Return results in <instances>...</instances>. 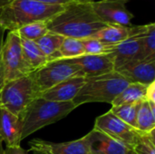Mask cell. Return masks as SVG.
Here are the masks:
<instances>
[{
	"instance_id": "cell-1",
	"label": "cell",
	"mask_w": 155,
	"mask_h": 154,
	"mask_svg": "<svg viewBox=\"0 0 155 154\" xmlns=\"http://www.w3.org/2000/svg\"><path fill=\"white\" fill-rule=\"evenodd\" d=\"M105 26L107 25L97 16L91 3L74 1L47 22L48 32L81 40L94 37Z\"/></svg>"
},
{
	"instance_id": "cell-2",
	"label": "cell",
	"mask_w": 155,
	"mask_h": 154,
	"mask_svg": "<svg viewBox=\"0 0 155 154\" xmlns=\"http://www.w3.org/2000/svg\"><path fill=\"white\" fill-rule=\"evenodd\" d=\"M64 5H50L35 0H14L0 7V26L15 32L21 26L34 22H48L61 13Z\"/></svg>"
},
{
	"instance_id": "cell-3",
	"label": "cell",
	"mask_w": 155,
	"mask_h": 154,
	"mask_svg": "<svg viewBox=\"0 0 155 154\" xmlns=\"http://www.w3.org/2000/svg\"><path fill=\"white\" fill-rule=\"evenodd\" d=\"M77 108L73 102H53L42 97L35 98L21 117V140L36 131L54 123Z\"/></svg>"
},
{
	"instance_id": "cell-4",
	"label": "cell",
	"mask_w": 155,
	"mask_h": 154,
	"mask_svg": "<svg viewBox=\"0 0 155 154\" xmlns=\"http://www.w3.org/2000/svg\"><path fill=\"white\" fill-rule=\"evenodd\" d=\"M130 84L123 75L114 71L94 77H86L85 83L73 100L76 107L89 103H113L118 94Z\"/></svg>"
},
{
	"instance_id": "cell-5",
	"label": "cell",
	"mask_w": 155,
	"mask_h": 154,
	"mask_svg": "<svg viewBox=\"0 0 155 154\" xmlns=\"http://www.w3.org/2000/svg\"><path fill=\"white\" fill-rule=\"evenodd\" d=\"M37 95L28 76L5 82L0 91V107L21 120L26 107Z\"/></svg>"
},
{
	"instance_id": "cell-6",
	"label": "cell",
	"mask_w": 155,
	"mask_h": 154,
	"mask_svg": "<svg viewBox=\"0 0 155 154\" xmlns=\"http://www.w3.org/2000/svg\"><path fill=\"white\" fill-rule=\"evenodd\" d=\"M74 76H84V74L77 66L65 59L50 61L29 74L37 97L59 83Z\"/></svg>"
},
{
	"instance_id": "cell-7",
	"label": "cell",
	"mask_w": 155,
	"mask_h": 154,
	"mask_svg": "<svg viewBox=\"0 0 155 154\" xmlns=\"http://www.w3.org/2000/svg\"><path fill=\"white\" fill-rule=\"evenodd\" d=\"M0 57L5 82L28 76L32 74L23 57L21 38L16 32H8L2 46Z\"/></svg>"
},
{
	"instance_id": "cell-8",
	"label": "cell",
	"mask_w": 155,
	"mask_h": 154,
	"mask_svg": "<svg viewBox=\"0 0 155 154\" xmlns=\"http://www.w3.org/2000/svg\"><path fill=\"white\" fill-rule=\"evenodd\" d=\"M94 129L106 134L131 150H134L141 133L140 131L114 115L111 111L96 118Z\"/></svg>"
},
{
	"instance_id": "cell-9",
	"label": "cell",
	"mask_w": 155,
	"mask_h": 154,
	"mask_svg": "<svg viewBox=\"0 0 155 154\" xmlns=\"http://www.w3.org/2000/svg\"><path fill=\"white\" fill-rule=\"evenodd\" d=\"M124 0H100L91 3L97 16L107 25L131 26L133 15Z\"/></svg>"
},
{
	"instance_id": "cell-10",
	"label": "cell",
	"mask_w": 155,
	"mask_h": 154,
	"mask_svg": "<svg viewBox=\"0 0 155 154\" xmlns=\"http://www.w3.org/2000/svg\"><path fill=\"white\" fill-rule=\"evenodd\" d=\"M65 60L77 66L85 78L98 76L114 71V59L112 53L104 54H83Z\"/></svg>"
},
{
	"instance_id": "cell-11",
	"label": "cell",
	"mask_w": 155,
	"mask_h": 154,
	"mask_svg": "<svg viewBox=\"0 0 155 154\" xmlns=\"http://www.w3.org/2000/svg\"><path fill=\"white\" fill-rule=\"evenodd\" d=\"M130 83L149 85L155 82V56L131 61L115 70Z\"/></svg>"
},
{
	"instance_id": "cell-12",
	"label": "cell",
	"mask_w": 155,
	"mask_h": 154,
	"mask_svg": "<svg viewBox=\"0 0 155 154\" xmlns=\"http://www.w3.org/2000/svg\"><path fill=\"white\" fill-rule=\"evenodd\" d=\"M142 30L143 25H139V30L134 35L114 45L111 53L114 59V71L131 61L144 59L141 36Z\"/></svg>"
},
{
	"instance_id": "cell-13",
	"label": "cell",
	"mask_w": 155,
	"mask_h": 154,
	"mask_svg": "<svg viewBox=\"0 0 155 154\" xmlns=\"http://www.w3.org/2000/svg\"><path fill=\"white\" fill-rule=\"evenodd\" d=\"M37 145L50 154H90L94 142L93 131L84 137L65 143H51L41 140H35Z\"/></svg>"
},
{
	"instance_id": "cell-14",
	"label": "cell",
	"mask_w": 155,
	"mask_h": 154,
	"mask_svg": "<svg viewBox=\"0 0 155 154\" xmlns=\"http://www.w3.org/2000/svg\"><path fill=\"white\" fill-rule=\"evenodd\" d=\"M84 83V76L71 77L44 92L39 97L53 102H73Z\"/></svg>"
},
{
	"instance_id": "cell-15",
	"label": "cell",
	"mask_w": 155,
	"mask_h": 154,
	"mask_svg": "<svg viewBox=\"0 0 155 154\" xmlns=\"http://www.w3.org/2000/svg\"><path fill=\"white\" fill-rule=\"evenodd\" d=\"M21 134V120L0 107V138L5 143L6 147L20 146Z\"/></svg>"
},
{
	"instance_id": "cell-16",
	"label": "cell",
	"mask_w": 155,
	"mask_h": 154,
	"mask_svg": "<svg viewBox=\"0 0 155 154\" xmlns=\"http://www.w3.org/2000/svg\"><path fill=\"white\" fill-rule=\"evenodd\" d=\"M94 142L90 154H134V151L112 139L106 134L93 129Z\"/></svg>"
},
{
	"instance_id": "cell-17",
	"label": "cell",
	"mask_w": 155,
	"mask_h": 154,
	"mask_svg": "<svg viewBox=\"0 0 155 154\" xmlns=\"http://www.w3.org/2000/svg\"><path fill=\"white\" fill-rule=\"evenodd\" d=\"M138 30L139 25H107L100 30L94 37L104 44L115 45L134 35L138 32Z\"/></svg>"
},
{
	"instance_id": "cell-18",
	"label": "cell",
	"mask_w": 155,
	"mask_h": 154,
	"mask_svg": "<svg viewBox=\"0 0 155 154\" xmlns=\"http://www.w3.org/2000/svg\"><path fill=\"white\" fill-rule=\"evenodd\" d=\"M21 46L23 57L32 73L48 63L47 57L44 54L35 41L21 38Z\"/></svg>"
},
{
	"instance_id": "cell-19",
	"label": "cell",
	"mask_w": 155,
	"mask_h": 154,
	"mask_svg": "<svg viewBox=\"0 0 155 154\" xmlns=\"http://www.w3.org/2000/svg\"><path fill=\"white\" fill-rule=\"evenodd\" d=\"M148 85L137 83H130L114 99L112 106H117L126 103H135L146 101Z\"/></svg>"
},
{
	"instance_id": "cell-20",
	"label": "cell",
	"mask_w": 155,
	"mask_h": 154,
	"mask_svg": "<svg viewBox=\"0 0 155 154\" xmlns=\"http://www.w3.org/2000/svg\"><path fill=\"white\" fill-rule=\"evenodd\" d=\"M136 128L142 133H151L155 130V102L143 101L138 108Z\"/></svg>"
},
{
	"instance_id": "cell-21",
	"label": "cell",
	"mask_w": 155,
	"mask_h": 154,
	"mask_svg": "<svg viewBox=\"0 0 155 154\" xmlns=\"http://www.w3.org/2000/svg\"><path fill=\"white\" fill-rule=\"evenodd\" d=\"M64 37L52 32L46 33L44 36L35 41L38 47L47 57L48 62L57 60V54Z\"/></svg>"
},
{
	"instance_id": "cell-22",
	"label": "cell",
	"mask_w": 155,
	"mask_h": 154,
	"mask_svg": "<svg viewBox=\"0 0 155 154\" xmlns=\"http://www.w3.org/2000/svg\"><path fill=\"white\" fill-rule=\"evenodd\" d=\"M83 54H84V50L81 39L64 37L57 54V60L71 59Z\"/></svg>"
},
{
	"instance_id": "cell-23",
	"label": "cell",
	"mask_w": 155,
	"mask_h": 154,
	"mask_svg": "<svg viewBox=\"0 0 155 154\" xmlns=\"http://www.w3.org/2000/svg\"><path fill=\"white\" fill-rule=\"evenodd\" d=\"M141 103H126V104H121V105H117V106H112L110 111L117 118H119L120 120H122L128 125H130L137 130L136 116H137V111H138V108H139V105Z\"/></svg>"
},
{
	"instance_id": "cell-24",
	"label": "cell",
	"mask_w": 155,
	"mask_h": 154,
	"mask_svg": "<svg viewBox=\"0 0 155 154\" xmlns=\"http://www.w3.org/2000/svg\"><path fill=\"white\" fill-rule=\"evenodd\" d=\"M15 32H16V34L22 39L35 42L36 40L44 36L46 33H48L47 22L30 23L21 26Z\"/></svg>"
},
{
	"instance_id": "cell-25",
	"label": "cell",
	"mask_w": 155,
	"mask_h": 154,
	"mask_svg": "<svg viewBox=\"0 0 155 154\" xmlns=\"http://www.w3.org/2000/svg\"><path fill=\"white\" fill-rule=\"evenodd\" d=\"M142 42L144 58L155 56V25L153 23L143 25Z\"/></svg>"
},
{
	"instance_id": "cell-26",
	"label": "cell",
	"mask_w": 155,
	"mask_h": 154,
	"mask_svg": "<svg viewBox=\"0 0 155 154\" xmlns=\"http://www.w3.org/2000/svg\"><path fill=\"white\" fill-rule=\"evenodd\" d=\"M154 132L155 130L148 133L141 132L133 151L137 154H155Z\"/></svg>"
},
{
	"instance_id": "cell-27",
	"label": "cell",
	"mask_w": 155,
	"mask_h": 154,
	"mask_svg": "<svg viewBox=\"0 0 155 154\" xmlns=\"http://www.w3.org/2000/svg\"><path fill=\"white\" fill-rule=\"evenodd\" d=\"M84 50V54H110L114 45L107 44L103 43L102 41L94 38H85L83 39Z\"/></svg>"
},
{
	"instance_id": "cell-28",
	"label": "cell",
	"mask_w": 155,
	"mask_h": 154,
	"mask_svg": "<svg viewBox=\"0 0 155 154\" xmlns=\"http://www.w3.org/2000/svg\"><path fill=\"white\" fill-rule=\"evenodd\" d=\"M42 4L50 5H66L71 3L73 0H35Z\"/></svg>"
},
{
	"instance_id": "cell-29",
	"label": "cell",
	"mask_w": 155,
	"mask_h": 154,
	"mask_svg": "<svg viewBox=\"0 0 155 154\" xmlns=\"http://www.w3.org/2000/svg\"><path fill=\"white\" fill-rule=\"evenodd\" d=\"M29 146H30V151L33 152L34 154H50L48 152H46L45 150L41 148L39 145H37L36 143L35 142V140L29 142Z\"/></svg>"
},
{
	"instance_id": "cell-30",
	"label": "cell",
	"mask_w": 155,
	"mask_h": 154,
	"mask_svg": "<svg viewBox=\"0 0 155 154\" xmlns=\"http://www.w3.org/2000/svg\"><path fill=\"white\" fill-rule=\"evenodd\" d=\"M5 154H27V152L24 150L21 146H15V147H6L5 150Z\"/></svg>"
},
{
	"instance_id": "cell-31",
	"label": "cell",
	"mask_w": 155,
	"mask_h": 154,
	"mask_svg": "<svg viewBox=\"0 0 155 154\" xmlns=\"http://www.w3.org/2000/svg\"><path fill=\"white\" fill-rule=\"evenodd\" d=\"M155 82L148 85L147 93H146V101L148 102H155Z\"/></svg>"
},
{
	"instance_id": "cell-32",
	"label": "cell",
	"mask_w": 155,
	"mask_h": 154,
	"mask_svg": "<svg viewBox=\"0 0 155 154\" xmlns=\"http://www.w3.org/2000/svg\"><path fill=\"white\" fill-rule=\"evenodd\" d=\"M5 83V74H4V69H3V64L1 62V57H0V91L3 88L4 84Z\"/></svg>"
},
{
	"instance_id": "cell-33",
	"label": "cell",
	"mask_w": 155,
	"mask_h": 154,
	"mask_svg": "<svg viewBox=\"0 0 155 154\" xmlns=\"http://www.w3.org/2000/svg\"><path fill=\"white\" fill-rule=\"evenodd\" d=\"M4 34H5V30L0 26V54H1L3 44H4Z\"/></svg>"
},
{
	"instance_id": "cell-34",
	"label": "cell",
	"mask_w": 155,
	"mask_h": 154,
	"mask_svg": "<svg viewBox=\"0 0 155 154\" xmlns=\"http://www.w3.org/2000/svg\"><path fill=\"white\" fill-rule=\"evenodd\" d=\"M14 0H0V7H3L5 5H9L10 3H12Z\"/></svg>"
},
{
	"instance_id": "cell-35",
	"label": "cell",
	"mask_w": 155,
	"mask_h": 154,
	"mask_svg": "<svg viewBox=\"0 0 155 154\" xmlns=\"http://www.w3.org/2000/svg\"><path fill=\"white\" fill-rule=\"evenodd\" d=\"M0 154H5V149L3 148V140L1 138H0Z\"/></svg>"
},
{
	"instance_id": "cell-36",
	"label": "cell",
	"mask_w": 155,
	"mask_h": 154,
	"mask_svg": "<svg viewBox=\"0 0 155 154\" xmlns=\"http://www.w3.org/2000/svg\"><path fill=\"white\" fill-rule=\"evenodd\" d=\"M74 2H79V3H92L95 0H73Z\"/></svg>"
},
{
	"instance_id": "cell-37",
	"label": "cell",
	"mask_w": 155,
	"mask_h": 154,
	"mask_svg": "<svg viewBox=\"0 0 155 154\" xmlns=\"http://www.w3.org/2000/svg\"><path fill=\"white\" fill-rule=\"evenodd\" d=\"M134 154H137V153H135V152H134Z\"/></svg>"
},
{
	"instance_id": "cell-38",
	"label": "cell",
	"mask_w": 155,
	"mask_h": 154,
	"mask_svg": "<svg viewBox=\"0 0 155 154\" xmlns=\"http://www.w3.org/2000/svg\"><path fill=\"white\" fill-rule=\"evenodd\" d=\"M124 1H127V0H124Z\"/></svg>"
}]
</instances>
